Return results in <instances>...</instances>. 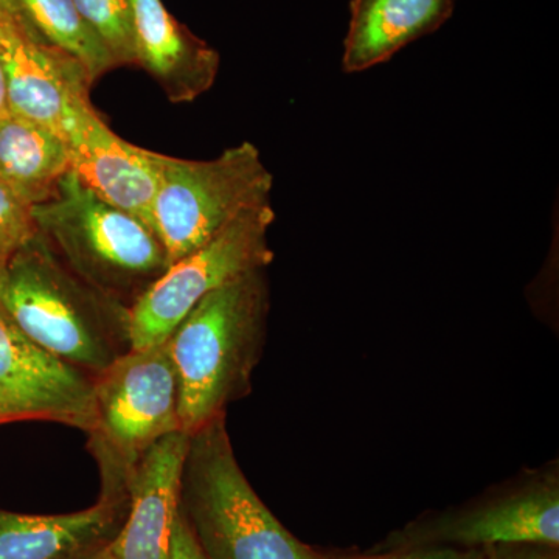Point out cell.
I'll return each instance as SVG.
<instances>
[{
    "label": "cell",
    "mask_w": 559,
    "mask_h": 559,
    "mask_svg": "<svg viewBox=\"0 0 559 559\" xmlns=\"http://www.w3.org/2000/svg\"><path fill=\"white\" fill-rule=\"evenodd\" d=\"M0 308L38 347L92 378L131 348V308L73 274L38 231L0 259Z\"/></svg>",
    "instance_id": "6da1fadb"
},
{
    "label": "cell",
    "mask_w": 559,
    "mask_h": 559,
    "mask_svg": "<svg viewBox=\"0 0 559 559\" xmlns=\"http://www.w3.org/2000/svg\"><path fill=\"white\" fill-rule=\"evenodd\" d=\"M271 296L266 270L213 290L167 340L180 385V426L193 433L252 392L266 344Z\"/></svg>",
    "instance_id": "7a4b0ae2"
},
{
    "label": "cell",
    "mask_w": 559,
    "mask_h": 559,
    "mask_svg": "<svg viewBox=\"0 0 559 559\" xmlns=\"http://www.w3.org/2000/svg\"><path fill=\"white\" fill-rule=\"evenodd\" d=\"M179 509L207 559H319L249 484L231 447L227 415L190 433Z\"/></svg>",
    "instance_id": "3957f363"
},
{
    "label": "cell",
    "mask_w": 559,
    "mask_h": 559,
    "mask_svg": "<svg viewBox=\"0 0 559 559\" xmlns=\"http://www.w3.org/2000/svg\"><path fill=\"white\" fill-rule=\"evenodd\" d=\"M36 230L73 274L132 307L170 266L148 224L66 173L53 197L33 205Z\"/></svg>",
    "instance_id": "277c9868"
},
{
    "label": "cell",
    "mask_w": 559,
    "mask_h": 559,
    "mask_svg": "<svg viewBox=\"0 0 559 559\" xmlns=\"http://www.w3.org/2000/svg\"><path fill=\"white\" fill-rule=\"evenodd\" d=\"M176 432H183L180 385L167 341L130 348L94 377L87 448L100 471V492L128 495L140 460Z\"/></svg>",
    "instance_id": "5b68a950"
},
{
    "label": "cell",
    "mask_w": 559,
    "mask_h": 559,
    "mask_svg": "<svg viewBox=\"0 0 559 559\" xmlns=\"http://www.w3.org/2000/svg\"><path fill=\"white\" fill-rule=\"evenodd\" d=\"M156 165L150 227L170 264L202 248L241 213L271 204L274 178L250 142L224 150L212 160L156 153Z\"/></svg>",
    "instance_id": "8992f818"
},
{
    "label": "cell",
    "mask_w": 559,
    "mask_h": 559,
    "mask_svg": "<svg viewBox=\"0 0 559 559\" xmlns=\"http://www.w3.org/2000/svg\"><path fill=\"white\" fill-rule=\"evenodd\" d=\"M502 544L559 547L557 460L489 489L457 509L430 514L392 533L381 550L415 547L480 549Z\"/></svg>",
    "instance_id": "52a82bcc"
},
{
    "label": "cell",
    "mask_w": 559,
    "mask_h": 559,
    "mask_svg": "<svg viewBox=\"0 0 559 559\" xmlns=\"http://www.w3.org/2000/svg\"><path fill=\"white\" fill-rule=\"evenodd\" d=\"M271 204L241 213L226 229L168 266L131 307V348L162 344L205 296L274 261Z\"/></svg>",
    "instance_id": "ba28073f"
},
{
    "label": "cell",
    "mask_w": 559,
    "mask_h": 559,
    "mask_svg": "<svg viewBox=\"0 0 559 559\" xmlns=\"http://www.w3.org/2000/svg\"><path fill=\"white\" fill-rule=\"evenodd\" d=\"M28 419L90 432L94 378L38 347L0 308V425Z\"/></svg>",
    "instance_id": "9c48e42d"
},
{
    "label": "cell",
    "mask_w": 559,
    "mask_h": 559,
    "mask_svg": "<svg viewBox=\"0 0 559 559\" xmlns=\"http://www.w3.org/2000/svg\"><path fill=\"white\" fill-rule=\"evenodd\" d=\"M70 171L103 200L150 226L157 187L156 153L132 145L110 130L81 94L69 106L62 128Z\"/></svg>",
    "instance_id": "30bf717a"
},
{
    "label": "cell",
    "mask_w": 559,
    "mask_h": 559,
    "mask_svg": "<svg viewBox=\"0 0 559 559\" xmlns=\"http://www.w3.org/2000/svg\"><path fill=\"white\" fill-rule=\"evenodd\" d=\"M189 440V433H171L140 460L128 484L127 518L109 544L114 559H170Z\"/></svg>",
    "instance_id": "8fae6325"
},
{
    "label": "cell",
    "mask_w": 559,
    "mask_h": 559,
    "mask_svg": "<svg viewBox=\"0 0 559 559\" xmlns=\"http://www.w3.org/2000/svg\"><path fill=\"white\" fill-rule=\"evenodd\" d=\"M0 61L10 112L64 138L69 106L79 95L87 94L92 84L79 62L36 31L11 38L0 49Z\"/></svg>",
    "instance_id": "7c38bea8"
},
{
    "label": "cell",
    "mask_w": 559,
    "mask_h": 559,
    "mask_svg": "<svg viewBox=\"0 0 559 559\" xmlns=\"http://www.w3.org/2000/svg\"><path fill=\"white\" fill-rule=\"evenodd\" d=\"M127 513L128 495L108 492L73 513L0 509V559H87L112 543Z\"/></svg>",
    "instance_id": "4fadbf2b"
},
{
    "label": "cell",
    "mask_w": 559,
    "mask_h": 559,
    "mask_svg": "<svg viewBox=\"0 0 559 559\" xmlns=\"http://www.w3.org/2000/svg\"><path fill=\"white\" fill-rule=\"evenodd\" d=\"M135 62L173 103L197 100L215 84L219 55L173 20L162 0H130Z\"/></svg>",
    "instance_id": "5bb4252c"
},
{
    "label": "cell",
    "mask_w": 559,
    "mask_h": 559,
    "mask_svg": "<svg viewBox=\"0 0 559 559\" xmlns=\"http://www.w3.org/2000/svg\"><path fill=\"white\" fill-rule=\"evenodd\" d=\"M455 0H352L342 69L359 73L389 61L401 49L439 31Z\"/></svg>",
    "instance_id": "9a60e30c"
},
{
    "label": "cell",
    "mask_w": 559,
    "mask_h": 559,
    "mask_svg": "<svg viewBox=\"0 0 559 559\" xmlns=\"http://www.w3.org/2000/svg\"><path fill=\"white\" fill-rule=\"evenodd\" d=\"M68 171L64 138L11 112L0 119V179L32 205L53 197Z\"/></svg>",
    "instance_id": "2e32d148"
},
{
    "label": "cell",
    "mask_w": 559,
    "mask_h": 559,
    "mask_svg": "<svg viewBox=\"0 0 559 559\" xmlns=\"http://www.w3.org/2000/svg\"><path fill=\"white\" fill-rule=\"evenodd\" d=\"M20 3L43 39L79 62L92 83L117 66L73 0H20Z\"/></svg>",
    "instance_id": "e0dca14e"
},
{
    "label": "cell",
    "mask_w": 559,
    "mask_h": 559,
    "mask_svg": "<svg viewBox=\"0 0 559 559\" xmlns=\"http://www.w3.org/2000/svg\"><path fill=\"white\" fill-rule=\"evenodd\" d=\"M73 3L106 44L117 66L135 62L130 0H73Z\"/></svg>",
    "instance_id": "ac0fdd59"
},
{
    "label": "cell",
    "mask_w": 559,
    "mask_h": 559,
    "mask_svg": "<svg viewBox=\"0 0 559 559\" xmlns=\"http://www.w3.org/2000/svg\"><path fill=\"white\" fill-rule=\"evenodd\" d=\"M36 231L31 202L0 179V259L20 249Z\"/></svg>",
    "instance_id": "d6986e66"
},
{
    "label": "cell",
    "mask_w": 559,
    "mask_h": 559,
    "mask_svg": "<svg viewBox=\"0 0 559 559\" xmlns=\"http://www.w3.org/2000/svg\"><path fill=\"white\" fill-rule=\"evenodd\" d=\"M471 549L455 547H415V549L378 550L370 555H331L319 554V559H468Z\"/></svg>",
    "instance_id": "ffe728a7"
},
{
    "label": "cell",
    "mask_w": 559,
    "mask_h": 559,
    "mask_svg": "<svg viewBox=\"0 0 559 559\" xmlns=\"http://www.w3.org/2000/svg\"><path fill=\"white\" fill-rule=\"evenodd\" d=\"M468 559H559L557 547L538 544H502L471 549Z\"/></svg>",
    "instance_id": "44dd1931"
},
{
    "label": "cell",
    "mask_w": 559,
    "mask_h": 559,
    "mask_svg": "<svg viewBox=\"0 0 559 559\" xmlns=\"http://www.w3.org/2000/svg\"><path fill=\"white\" fill-rule=\"evenodd\" d=\"M33 31L20 0H0V49L14 36Z\"/></svg>",
    "instance_id": "7402d4cb"
},
{
    "label": "cell",
    "mask_w": 559,
    "mask_h": 559,
    "mask_svg": "<svg viewBox=\"0 0 559 559\" xmlns=\"http://www.w3.org/2000/svg\"><path fill=\"white\" fill-rule=\"evenodd\" d=\"M170 559H207L180 509L173 527Z\"/></svg>",
    "instance_id": "603a6c76"
},
{
    "label": "cell",
    "mask_w": 559,
    "mask_h": 559,
    "mask_svg": "<svg viewBox=\"0 0 559 559\" xmlns=\"http://www.w3.org/2000/svg\"><path fill=\"white\" fill-rule=\"evenodd\" d=\"M9 98H7V80L5 70H3L2 61H0V119L9 116Z\"/></svg>",
    "instance_id": "cb8c5ba5"
},
{
    "label": "cell",
    "mask_w": 559,
    "mask_h": 559,
    "mask_svg": "<svg viewBox=\"0 0 559 559\" xmlns=\"http://www.w3.org/2000/svg\"><path fill=\"white\" fill-rule=\"evenodd\" d=\"M87 559H114L112 551H110V547L106 546L105 549L97 551V554L92 555V557Z\"/></svg>",
    "instance_id": "d4e9b609"
}]
</instances>
